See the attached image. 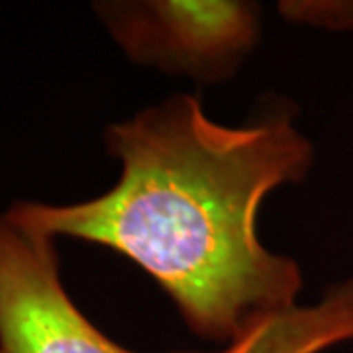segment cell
<instances>
[{
  "instance_id": "1",
  "label": "cell",
  "mask_w": 353,
  "mask_h": 353,
  "mask_svg": "<svg viewBox=\"0 0 353 353\" xmlns=\"http://www.w3.org/2000/svg\"><path fill=\"white\" fill-rule=\"evenodd\" d=\"M106 143L122 165L112 189L75 204L14 202L8 218L126 255L210 340L232 343L296 306L299 265L257 236L265 196L312 167V145L290 116L222 126L199 99L176 94L108 128Z\"/></svg>"
},
{
  "instance_id": "2",
  "label": "cell",
  "mask_w": 353,
  "mask_h": 353,
  "mask_svg": "<svg viewBox=\"0 0 353 353\" xmlns=\"http://www.w3.org/2000/svg\"><path fill=\"white\" fill-rule=\"evenodd\" d=\"M0 353H136L118 345L73 303L55 240L0 212Z\"/></svg>"
},
{
  "instance_id": "3",
  "label": "cell",
  "mask_w": 353,
  "mask_h": 353,
  "mask_svg": "<svg viewBox=\"0 0 353 353\" xmlns=\"http://www.w3.org/2000/svg\"><path fill=\"white\" fill-rule=\"evenodd\" d=\"M122 48L141 61L189 73L224 71L257 39V10L243 2H143L102 8Z\"/></svg>"
},
{
  "instance_id": "4",
  "label": "cell",
  "mask_w": 353,
  "mask_h": 353,
  "mask_svg": "<svg viewBox=\"0 0 353 353\" xmlns=\"http://www.w3.org/2000/svg\"><path fill=\"white\" fill-rule=\"evenodd\" d=\"M353 340V277L310 306L257 320L220 353H322Z\"/></svg>"
},
{
  "instance_id": "5",
  "label": "cell",
  "mask_w": 353,
  "mask_h": 353,
  "mask_svg": "<svg viewBox=\"0 0 353 353\" xmlns=\"http://www.w3.org/2000/svg\"><path fill=\"white\" fill-rule=\"evenodd\" d=\"M308 24L326 26L332 30H353V2H312L289 8Z\"/></svg>"
}]
</instances>
